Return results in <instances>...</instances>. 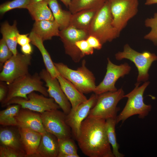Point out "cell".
Listing matches in <instances>:
<instances>
[{
	"mask_svg": "<svg viewBox=\"0 0 157 157\" xmlns=\"http://www.w3.org/2000/svg\"><path fill=\"white\" fill-rule=\"evenodd\" d=\"M83 153L89 157H115L107 135L106 120L87 117L76 139Z\"/></svg>",
	"mask_w": 157,
	"mask_h": 157,
	"instance_id": "6da1fadb",
	"label": "cell"
},
{
	"mask_svg": "<svg viewBox=\"0 0 157 157\" xmlns=\"http://www.w3.org/2000/svg\"><path fill=\"white\" fill-rule=\"evenodd\" d=\"M39 74L35 73L33 75L29 73L15 80L8 85L7 94L1 103V106H6L7 103L13 98L21 97L28 99V95L37 91L45 97L49 95L47 89L44 86L43 82Z\"/></svg>",
	"mask_w": 157,
	"mask_h": 157,
	"instance_id": "7a4b0ae2",
	"label": "cell"
},
{
	"mask_svg": "<svg viewBox=\"0 0 157 157\" xmlns=\"http://www.w3.org/2000/svg\"><path fill=\"white\" fill-rule=\"evenodd\" d=\"M113 17L108 0L97 12L88 31L89 35L97 38L103 45L118 38L120 34L113 26Z\"/></svg>",
	"mask_w": 157,
	"mask_h": 157,
	"instance_id": "3957f363",
	"label": "cell"
},
{
	"mask_svg": "<svg viewBox=\"0 0 157 157\" xmlns=\"http://www.w3.org/2000/svg\"><path fill=\"white\" fill-rule=\"evenodd\" d=\"M54 64L58 73L81 92L87 94L94 92L96 87L95 78L92 72L86 67L85 60L82 61L81 66L76 70L70 68L62 63Z\"/></svg>",
	"mask_w": 157,
	"mask_h": 157,
	"instance_id": "277c9868",
	"label": "cell"
},
{
	"mask_svg": "<svg viewBox=\"0 0 157 157\" xmlns=\"http://www.w3.org/2000/svg\"><path fill=\"white\" fill-rule=\"evenodd\" d=\"M140 83H137L131 91L124 95V97L127 98L128 100L122 110L117 116V124L120 122L123 123L135 115H138L140 118L143 119L151 110V106L145 104L143 98L144 91L149 82L146 81L139 87Z\"/></svg>",
	"mask_w": 157,
	"mask_h": 157,
	"instance_id": "5b68a950",
	"label": "cell"
},
{
	"mask_svg": "<svg viewBox=\"0 0 157 157\" xmlns=\"http://www.w3.org/2000/svg\"><path fill=\"white\" fill-rule=\"evenodd\" d=\"M124 92L122 88L114 92H108L97 95V101L87 117L106 120L117 118L119 110L117 105L124 98Z\"/></svg>",
	"mask_w": 157,
	"mask_h": 157,
	"instance_id": "8992f818",
	"label": "cell"
},
{
	"mask_svg": "<svg viewBox=\"0 0 157 157\" xmlns=\"http://www.w3.org/2000/svg\"><path fill=\"white\" fill-rule=\"evenodd\" d=\"M115 56L117 60L126 59L134 63L138 72L137 78L138 83L148 80L149 69L152 63L157 60V56L155 53L147 51L139 52L132 49L128 44L124 46L123 51L118 52Z\"/></svg>",
	"mask_w": 157,
	"mask_h": 157,
	"instance_id": "52a82bcc",
	"label": "cell"
},
{
	"mask_svg": "<svg viewBox=\"0 0 157 157\" xmlns=\"http://www.w3.org/2000/svg\"><path fill=\"white\" fill-rule=\"evenodd\" d=\"M113 26L120 33L138 11V0H108Z\"/></svg>",
	"mask_w": 157,
	"mask_h": 157,
	"instance_id": "ba28073f",
	"label": "cell"
},
{
	"mask_svg": "<svg viewBox=\"0 0 157 157\" xmlns=\"http://www.w3.org/2000/svg\"><path fill=\"white\" fill-rule=\"evenodd\" d=\"M32 57L18 53L13 55L3 64L0 73V81L8 85L15 80L29 74Z\"/></svg>",
	"mask_w": 157,
	"mask_h": 157,
	"instance_id": "9c48e42d",
	"label": "cell"
},
{
	"mask_svg": "<svg viewBox=\"0 0 157 157\" xmlns=\"http://www.w3.org/2000/svg\"><path fill=\"white\" fill-rule=\"evenodd\" d=\"M45 131L55 135L58 139L71 138L72 131L66 121V115L58 109L40 113Z\"/></svg>",
	"mask_w": 157,
	"mask_h": 157,
	"instance_id": "30bf717a",
	"label": "cell"
},
{
	"mask_svg": "<svg viewBox=\"0 0 157 157\" xmlns=\"http://www.w3.org/2000/svg\"><path fill=\"white\" fill-rule=\"evenodd\" d=\"M28 99L21 97L13 98L7 103L6 106L18 104L22 108L40 113L60 108L53 98H47L42 94L33 92L28 95Z\"/></svg>",
	"mask_w": 157,
	"mask_h": 157,
	"instance_id": "8fae6325",
	"label": "cell"
},
{
	"mask_svg": "<svg viewBox=\"0 0 157 157\" xmlns=\"http://www.w3.org/2000/svg\"><path fill=\"white\" fill-rule=\"evenodd\" d=\"M89 35L87 30L78 29L70 25L60 30L59 37L63 44L65 53L75 62H78L82 58L75 45L76 42L86 39Z\"/></svg>",
	"mask_w": 157,
	"mask_h": 157,
	"instance_id": "7c38bea8",
	"label": "cell"
},
{
	"mask_svg": "<svg viewBox=\"0 0 157 157\" xmlns=\"http://www.w3.org/2000/svg\"><path fill=\"white\" fill-rule=\"evenodd\" d=\"M107 61L106 75L94 92L97 95L117 91V89L115 86L116 81L120 77L129 74L131 70V67L127 63L117 65L113 63L109 58H107Z\"/></svg>",
	"mask_w": 157,
	"mask_h": 157,
	"instance_id": "4fadbf2b",
	"label": "cell"
},
{
	"mask_svg": "<svg viewBox=\"0 0 157 157\" xmlns=\"http://www.w3.org/2000/svg\"><path fill=\"white\" fill-rule=\"evenodd\" d=\"M98 95L92 94L88 99L74 109L71 108L66 115V121L76 139L79 133L82 123L87 117L97 101Z\"/></svg>",
	"mask_w": 157,
	"mask_h": 157,
	"instance_id": "5bb4252c",
	"label": "cell"
},
{
	"mask_svg": "<svg viewBox=\"0 0 157 157\" xmlns=\"http://www.w3.org/2000/svg\"><path fill=\"white\" fill-rule=\"evenodd\" d=\"M39 75L45 83L49 95L53 98L63 111L67 114L72 108L71 104L63 91L57 78H53L45 69H42Z\"/></svg>",
	"mask_w": 157,
	"mask_h": 157,
	"instance_id": "9a60e30c",
	"label": "cell"
},
{
	"mask_svg": "<svg viewBox=\"0 0 157 157\" xmlns=\"http://www.w3.org/2000/svg\"><path fill=\"white\" fill-rule=\"evenodd\" d=\"M30 110L22 108L15 118L19 128L30 129L41 134L45 131L41 119L40 113Z\"/></svg>",
	"mask_w": 157,
	"mask_h": 157,
	"instance_id": "2e32d148",
	"label": "cell"
},
{
	"mask_svg": "<svg viewBox=\"0 0 157 157\" xmlns=\"http://www.w3.org/2000/svg\"><path fill=\"white\" fill-rule=\"evenodd\" d=\"M18 128L26 157H36L42 134L30 129Z\"/></svg>",
	"mask_w": 157,
	"mask_h": 157,
	"instance_id": "e0dca14e",
	"label": "cell"
},
{
	"mask_svg": "<svg viewBox=\"0 0 157 157\" xmlns=\"http://www.w3.org/2000/svg\"><path fill=\"white\" fill-rule=\"evenodd\" d=\"M58 139L45 131L42 134L36 157H58Z\"/></svg>",
	"mask_w": 157,
	"mask_h": 157,
	"instance_id": "ac0fdd59",
	"label": "cell"
},
{
	"mask_svg": "<svg viewBox=\"0 0 157 157\" xmlns=\"http://www.w3.org/2000/svg\"><path fill=\"white\" fill-rule=\"evenodd\" d=\"M57 78L63 91L71 104L72 109L75 108L88 100L83 93L79 91L70 81L59 73Z\"/></svg>",
	"mask_w": 157,
	"mask_h": 157,
	"instance_id": "d6986e66",
	"label": "cell"
},
{
	"mask_svg": "<svg viewBox=\"0 0 157 157\" xmlns=\"http://www.w3.org/2000/svg\"><path fill=\"white\" fill-rule=\"evenodd\" d=\"M44 41L50 40L54 36H59V26L55 21L42 20L35 21L31 30Z\"/></svg>",
	"mask_w": 157,
	"mask_h": 157,
	"instance_id": "ffe728a7",
	"label": "cell"
},
{
	"mask_svg": "<svg viewBox=\"0 0 157 157\" xmlns=\"http://www.w3.org/2000/svg\"><path fill=\"white\" fill-rule=\"evenodd\" d=\"M29 37L31 43L36 47L40 51L46 70L52 78H57L59 73L56 69L50 54L44 45L43 40L32 31L29 33Z\"/></svg>",
	"mask_w": 157,
	"mask_h": 157,
	"instance_id": "44dd1931",
	"label": "cell"
},
{
	"mask_svg": "<svg viewBox=\"0 0 157 157\" xmlns=\"http://www.w3.org/2000/svg\"><path fill=\"white\" fill-rule=\"evenodd\" d=\"M0 142V145L25 153L21 142L18 128L17 130L9 128H1Z\"/></svg>",
	"mask_w": 157,
	"mask_h": 157,
	"instance_id": "7402d4cb",
	"label": "cell"
},
{
	"mask_svg": "<svg viewBox=\"0 0 157 157\" xmlns=\"http://www.w3.org/2000/svg\"><path fill=\"white\" fill-rule=\"evenodd\" d=\"M26 9L35 21L42 20H54L47 0H42L36 3H30Z\"/></svg>",
	"mask_w": 157,
	"mask_h": 157,
	"instance_id": "603a6c76",
	"label": "cell"
},
{
	"mask_svg": "<svg viewBox=\"0 0 157 157\" xmlns=\"http://www.w3.org/2000/svg\"><path fill=\"white\" fill-rule=\"evenodd\" d=\"M17 24L16 20L11 25L6 21L2 24L0 28V32L2 38L5 40L13 55H16L18 53L17 49V40L18 35L19 33Z\"/></svg>",
	"mask_w": 157,
	"mask_h": 157,
	"instance_id": "cb8c5ba5",
	"label": "cell"
},
{
	"mask_svg": "<svg viewBox=\"0 0 157 157\" xmlns=\"http://www.w3.org/2000/svg\"><path fill=\"white\" fill-rule=\"evenodd\" d=\"M98 10L87 9L72 14L69 25L78 29L88 31L91 22Z\"/></svg>",
	"mask_w": 157,
	"mask_h": 157,
	"instance_id": "d4e9b609",
	"label": "cell"
},
{
	"mask_svg": "<svg viewBox=\"0 0 157 157\" xmlns=\"http://www.w3.org/2000/svg\"><path fill=\"white\" fill-rule=\"evenodd\" d=\"M48 6L53 15L55 21L58 24L60 30L69 25L72 13L63 9L57 0H47Z\"/></svg>",
	"mask_w": 157,
	"mask_h": 157,
	"instance_id": "484cf974",
	"label": "cell"
},
{
	"mask_svg": "<svg viewBox=\"0 0 157 157\" xmlns=\"http://www.w3.org/2000/svg\"><path fill=\"white\" fill-rule=\"evenodd\" d=\"M108 0H72L68 6L74 14L81 10L94 9L99 10Z\"/></svg>",
	"mask_w": 157,
	"mask_h": 157,
	"instance_id": "4316f807",
	"label": "cell"
},
{
	"mask_svg": "<svg viewBox=\"0 0 157 157\" xmlns=\"http://www.w3.org/2000/svg\"><path fill=\"white\" fill-rule=\"evenodd\" d=\"M21 106L18 104L8 105L4 110L0 112V124L3 126H17L16 116L18 113Z\"/></svg>",
	"mask_w": 157,
	"mask_h": 157,
	"instance_id": "83f0119b",
	"label": "cell"
},
{
	"mask_svg": "<svg viewBox=\"0 0 157 157\" xmlns=\"http://www.w3.org/2000/svg\"><path fill=\"white\" fill-rule=\"evenodd\" d=\"M117 124L116 118H110L106 120V126L108 141L112 148L115 157H123L124 155L119 151V146L117 143L115 127Z\"/></svg>",
	"mask_w": 157,
	"mask_h": 157,
	"instance_id": "f1b7e54d",
	"label": "cell"
},
{
	"mask_svg": "<svg viewBox=\"0 0 157 157\" xmlns=\"http://www.w3.org/2000/svg\"><path fill=\"white\" fill-rule=\"evenodd\" d=\"M59 153L58 157H64L67 155L78 154L77 147L71 138L58 139Z\"/></svg>",
	"mask_w": 157,
	"mask_h": 157,
	"instance_id": "f546056e",
	"label": "cell"
},
{
	"mask_svg": "<svg viewBox=\"0 0 157 157\" xmlns=\"http://www.w3.org/2000/svg\"><path fill=\"white\" fill-rule=\"evenodd\" d=\"M144 25L146 27L150 28L151 30L144 36V39L151 41L157 46V13L154 14L153 17L146 19Z\"/></svg>",
	"mask_w": 157,
	"mask_h": 157,
	"instance_id": "4dcf8cb0",
	"label": "cell"
},
{
	"mask_svg": "<svg viewBox=\"0 0 157 157\" xmlns=\"http://www.w3.org/2000/svg\"><path fill=\"white\" fill-rule=\"evenodd\" d=\"M30 3V0H13L5 2L0 5V15H2L7 12L15 9H26Z\"/></svg>",
	"mask_w": 157,
	"mask_h": 157,
	"instance_id": "1f68e13d",
	"label": "cell"
},
{
	"mask_svg": "<svg viewBox=\"0 0 157 157\" xmlns=\"http://www.w3.org/2000/svg\"><path fill=\"white\" fill-rule=\"evenodd\" d=\"M13 55L5 40L2 38L0 40V65L2 68L3 64Z\"/></svg>",
	"mask_w": 157,
	"mask_h": 157,
	"instance_id": "d6a6232c",
	"label": "cell"
},
{
	"mask_svg": "<svg viewBox=\"0 0 157 157\" xmlns=\"http://www.w3.org/2000/svg\"><path fill=\"white\" fill-rule=\"evenodd\" d=\"M26 157V154L24 152L0 145V157Z\"/></svg>",
	"mask_w": 157,
	"mask_h": 157,
	"instance_id": "836d02e7",
	"label": "cell"
},
{
	"mask_svg": "<svg viewBox=\"0 0 157 157\" xmlns=\"http://www.w3.org/2000/svg\"><path fill=\"white\" fill-rule=\"evenodd\" d=\"M75 45L80 51L82 58L86 55L92 54L94 49L89 45L86 39L77 41Z\"/></svg>",
	"mask_w": 157,
	"mask_h": 157,
	"instance_id": "e575fe53",
	"label": "cell"
},
{
	"mask_svg": "<svg viewBox=\"0 0 157 157\" xmlns=\"http://www.w3.org/2000/svg\"><path fill=\"white\" fill-rule=\"evenodd\" d=\"M86 40L90 46L93 49L99 50L102 48V44L96 37L89 35Z\"/></svg>",
	"mask_w": 157,
	"mask_h": 157,
	"instance_id": "d590c367",
	"label": "cell"
},
{
	"mask_svg": "<svg viewBox=\"0 0 157 157\" xmlns=\"http://www.w3.org/2000/svg\"><path fill=\"white\" fill-rule=\"evenodd\" d=\"M29 34H21L19 33L17 37V44L22 46L31 42V40L28 36Z\"/></svg>",
	"mask_w": 157,
	"mask_h": 157,
	"instance_id": "8d00e7d4",
	"label": "cell"
},
{
	"mask_svg": "<svg viewBox=\"0 0 157 157\" xmlns=\"http://www.w3.org/2000/svg\"><path fill=\"white\" fill-rule=\"evenodd\" d=\"M8 91V85L3 82L1 81L0 83V102L1 103L5 98Z\"/></svg>",
	"mask_w": 157,
	"mask_h": 157,
	"instance_id": "74e56055",
	"label": "cell"
},
{
	"mask_svg": "<svg viewBox=\"0 0 157 157\" xmlns=\"http://www.w3.org/2000/svg\"><path fill=\"white\" fill-rule=\"evenodd\" d=\"M21 50L23 54L27 55H31L33 51V47L30 43L21 46Z\"/></svg>",
	"mask_w": 157,
	"mask_h": 157,
	"instance_id": "f35d334b",
	"label": "cell"
},
{
	"mask_svg": "<svg viewBox=\"0 0 157 157\" xmlns=\"http://www.w3.org/2000/svg\"><path fill=\"white\" fill-rule=\"evenodd\" d=\"M157 3V0H146L145 3V4L146 5H150Z\"/></svg>",
	"mask_w": 157,
	"mask_h": 157,
	"instance_id": "ab89813d",
	"label": "cell"
},
{
	"mask_svg": "<svg viewBox=\"0 0 157 157\" xmlns=\"http://www.w3.org/2000/svg\"><path fill=\"white\" fill-rule=\"evenodd\" d=\"M67 8L68 6L72 0H60Z\"/></svg>",
	"mask_w": 157,
	"mask_h": 157,
	"instance_id": "60d3db41",
	"label": "cell"
},
{
	"mask_svg": "<svg viewBox=\"0 0 157 157\" xmlns=\"http://www.w3.org/2000/svg\"><path fill=\"white\" fill-rule=\"evenodd\" d=\"M30 3H34L37 2H38L42 0H30Z\"/></svg>",
	"mask_w": 157,
	"mask_h": 157,
	"instance_id": "b9f144b4",
	"label": "cell"
}]
</instances>
